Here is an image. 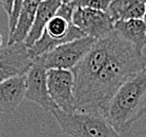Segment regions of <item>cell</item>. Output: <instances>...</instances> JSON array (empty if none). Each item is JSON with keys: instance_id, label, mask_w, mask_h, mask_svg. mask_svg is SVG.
<instances>
[{"instance_id": "6da1fadb", "label": "cell", "mask_w": 146, "mask_h": 137, "mask_svg": "<svg viewBox=\"0 0 146 137\" xmlns=\"http://www.w3.org/2000/svg\"><path fill=\"white\" fill-rule=\"evenodd\" d=\"M145 67V55L116 32L110 58L98 74L88 93L77 106V112L103 114L119 88Z\"/></svg>"}, {"instance_id": "7a4b0ae2", "label": "cell", "mask_w": 146, "mask_h": 137, "mask_svg": "<svg viewBox=\"0 0 146 137\" xmlns=\"http://www.w3.org/2000/svg\"><path fill=\"white\" fill-rule=\"evenodd\" d=\"M146 113V67L119 88L103 112L119 133H124Z\"/></svg>"}, {"instance_id": "3957f363", "label": "cell", "mask_w": 146, "mask_h": 137, "mask_svg": "<svg viewBox=\"0 0 146 137\" xmlns=\"http://www.w3.org/2000/svg\"><path fill=\"white\" fill-rule=\"evenodd\" d=\"M115 38L116 32L113 30V32L106 37L96 40L85 56L72 70L75 78V97L77 106L88 93L98 74L108 60L113 51Z\"/></svg>"}, {"instance_id": "277c9868", "label": "cell", "mask_w": 146, "mask_h": 137, "mask_svg": "<svg viewBox=\"0 0 146 137\" xmlns=\"http://www.w3.org/2000/svg\"><path fill=\"white\" fill-rule=\"evenodd\" d=\"M59 127L70 137H120L103 114L75 112L66 114L58 108L52 112Z\"/></svg>"}, {"instance_id": "5b68a950", "label": "cell", "mask_w": 146, "mask_h": 137, "mask_svg": "<svg viewBox=\"0 0 146 137\" xmlns=\"http://www.w3.org/2000/svg\"><path fill=\"white\" fill-rule=\"evenodd\" d=\"M85 36V34L74 25L70 19L60 14H56L47 22L41 37L32 47H29V54L34 60L35 58L42 56L60 44Z\"/></svg>"}, {"instance_id": "8992f818", "label": "cell", "mask_w": 146, "mask_h": 137, "mask_svg": "<svg viewBox=\"0 0 146 137\" xmlns=\"http://www.w3.org/2000/svg\"><path fill=\"white\" fill-rule=\"evenodd\" d=\"M96 39L92 37H82L76 40L60 44L35 59H38L46 70L60 69L72 71L90 51Z\"/></svg>"}, {"instance_id": "52a82bcc", "label": "cell", "mask_w": 146, "mask_h": 137, "mask_svg": "<svg viewBox=\"0 0 146 137\" xmlns=\"http://www.w3.org/2000/svg\"><path fill=\"white\" fill-rule=\"evenodd\" d=\"M48 93L60 111L66 114L77 112L75 97V78L70 70L50 69L47 70Z\"/></svg>"}, {"instance_id": "ba28073f", "label": "cell", "mask_w": 146, "mask_h": 137, "mask_svg": "<svg viewBox=\"0 0 146 137\" xmlns=\"http://www.w3.org/2000/svg\"><path fill=\"white\" fill-rule=\"evenodd\" d=\"M72 22L83 34L96 40L102 39L113 32V21L107 12L77 7L72 17Z\"/></svg>"}, {"instance_id": "9c48e42d", "label": "cell", "mask_w": 146, "mask_h": 137, "mask_svg": "<svg viewBox=\"0 0 146 137\" xmlns=\"http://www.w3.org/2000/svg\"><path fill=\"white\" fill-rule=\"evenodd\" d=\"M25 99L37 104L44 111L52 113L57 109L48 93L47 70L38 59H34L33 64L25 75Z\"/></svg>"}, {"instance_id": "30bf717a", "label": "cell", "mask_w": 146, "mask_h": 137, "mask_svg": "<svg viewBox=\"0 0 146 137\" xmlns=\"http://www.w3.org/2000/svg\"><path fill=\"white\" fill-rule=\"evenodd\" d=\"M25 75L0 82V113H11L25 98Z\"/></svg>"}, {"instance_id": "8fae6325", "label": "cell", "mask_w": 146, "mask_h": 137, "mask_svg": "<svg viewBox=\"0 0 146 137\" xmlns=\"http://www.w3.org/2000/svg\"><path fill=\"white\" fill-rule=\"evenodd\" d=\"M61 4L62 0H42L40 2L33 27L31 29L27 39L24 40V44L27 45V49L32 47L41 37L47 22L56 15Z\"/></svg>"}, {"instance_id": "7c38bea8", "label": "cell", "mask_w": 146, "mask_h": 137, "mask_svg": "<svg viewBox=\"0 0 146 137\" xmlns=\"http://www.w3.org/2000/svg\"><path fill=\"white\" fill-rule=\"evenodd\" d=\"M113 30L137 50L143 53L146 47V23L143 19L119 20L113 23Z\"/></svg>"}, {"instance_id": "4fadbf2b", "label": "cell", "mask_w": 146, "mask_h": 137, "mask_svg": "<svg viewBox=\"0 0 146 137\" xmlns=\"http://www.w3.org/2000/svg\"><path fill=\"white\" fill-rule=\"evenodd\" d=\"M40 2L41 0H24L20 10L16 27L13 34L9 36L7 44H13L15 42H24L33 27Z\"/></svg>"}, {"instance_id": "5bb4252c", "label": "cell", "mask_w": 146, "mask_h": 137, "mask_svg": "<svg viewBox=\"0 0 146 137\" xmlns=\"http://www.w3.org/2000/svg\"><path fill=\"white\" fill-rule=\"evenodd\" d=\"M146 12V0H113L107 13L113 23L119 20L143 19Z\"/></svg>"}, {"instance_id": "9a60e30c", "label": "cell", "mask_w": 146, "mask_h": 137, "mask_svg": "<svg viewBox=\"0 0 146 137\" xmlns=\"http://www.w3.org/2000/svg\"><path fill=\"white\" fill-rule=\"evenodd\" d=\"M113 0H72L70 3L74 9L77 7H88L95 10L107 12L110 4Z\"/></svg>"}, {"instance_id": "2e32d148", "label": "cell", "mask_w": 146, "mask_h": 137, "mask_svg": "<svg viewBox=\"0 0 146 137\" xmlns=\"http://www.w3.org/2000/svg\"><path fill=\"white\" fill-rule=\"evenodd\" d=\"M23 44L24 42H15L13 44H7L5 47H0V64H2L4 61L14 56L22 47Z\"/></svg>"}, {"instance_id": "e0dca14e", "label": "cell", "mask_w": 146, "mask_h": 137, "mask_svg": "<svg viewBox=\"0 0 146 137\" xmlns=\"http://www.w3.org/2000/svg\"><path fill=\"white\" fill-rule=\"evenodd\" d=\"M24 0H14V5H13V10H12V13L9 16V29H10V32H9V36L12 35L16 27L17 21H18V17H19L20 10H21V7L23 4Z\"/></svg>"}, {"instance_id": "ac0fdd59", "label": "cell", "mask_w": 146, "mask_h": 137, "mask_svg": "<svg viewBox=\"0 0 146 137\" xmlns=\"http://www.w3.org/2000/svg\"><path fill=\"white\" fill-rule=\"evenodd\" d=\"M14 5V0H1V7H3L4 11L7 12V14L10 16L13 10Z\"/></svg>"}, {"instance_id": "d6986e66", "label": "cell", "mask_w": 146, "mask_h": 137, "mask_svg": "<svg viewBox=\"0 0 146 137\" xmlns=\"http://www.w3.org/2000/svg\"><path fill=\"white\" fill-rule=\"evenodd\" d=\"M72 0H62V3H70Z\"/></svg>"}, {"instance_id": "ffe728a7", "label": "cell", "mask_w": 146, "mask_h": 137, "mask_svg": "<svg viewBox=\"0 0 146 137\" xmlns=\"http://www.w3.org/2000/svg\"><path fill=\"white\" fill-rule=\"evenodd\" d=\"M143 20L145 21V23H146V12H145V15H144V17H143Z\"/></svg>"}, {"instance_id": "44dd1931", "label": "cell", "mask_w": 146, "mask_h": 137, "mask_svg": "<svg viewBox=\"0 0 146 137\" xmlns=\"http://www.w3.org/2000/svg\"><path fill=\"white\" fill-rule=\"evenodd\" d=\"M0 5H1V0H0Z\"/></svg>"}, {"instance_id": "7402d4cb", "label": "cell", "mask_w": 146, "mask_h": 137, "mask_svg": "<svg viewBox=\"0 0 146 137\" xmlns=\"http://www.w3.org/2000/svg\"><path fill=\"white\" fill-rule=\"evenodd\" d=\"M41 1H42V0H41Z\"/></svg>"}]
</instances>
